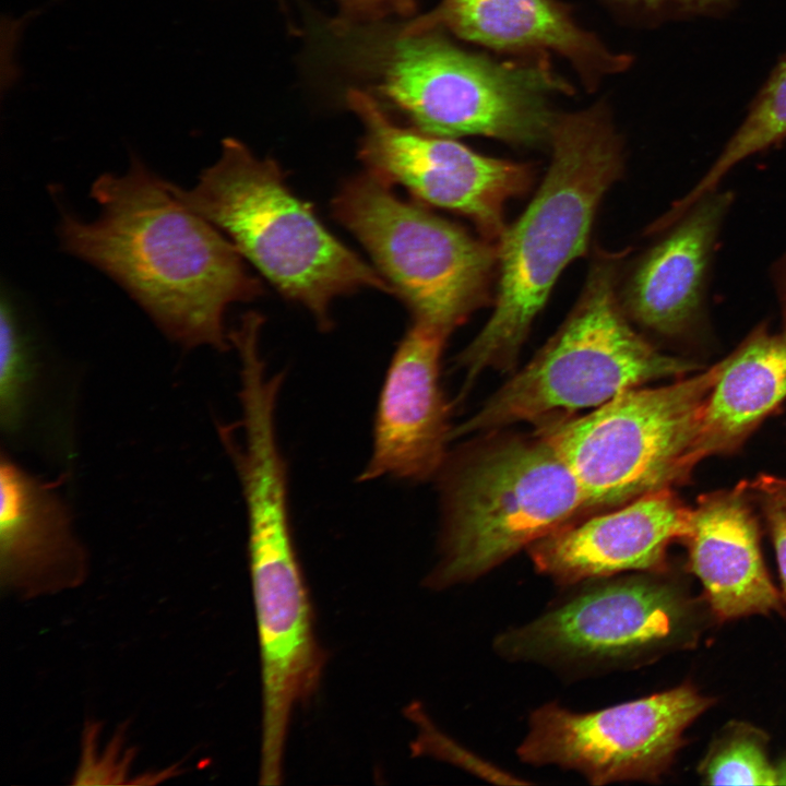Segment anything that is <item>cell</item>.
I'll return each instance as SVG.
<instances>
[{
	"instance_id": "obj_1",
	"label": "cell",
	"mask_w": 786,
	"mask_h": 786,
	"mask_svg": "<svg viewBox=\"0 0 786 786\" xmlns=\"http://www.w3.org/2000/svg\"><path fill=\"white\" fill-rule=\"evenodd\" d=\"M91 195L96 218L62 212V248L115 279L169 340L228 349L227 308L262 293L235 245L138 157L123 175L99 176Z\"/></svg>"
},
{
	"instance_id": "obj_2",
	"label": "cell",
	"mask_w": 786,
	"mask_h": 786,
	"mask_svg": "<svg viewBox=\"0 0 786 786\" xmlns=\"http://www.w3.org/2000/svg\"><path fill=\"white\" fill-rule=\"evenodd\" d=\"M347 61L371 92L425 133L485 135L534 146L549 142V105L570 86L541 59L498 62L437 32L374 23L334 25Z\"/></svg>"
},
{
	"instance_id": "obj_3",
	"label": "cell",
	"mask_w": 786,
	"mask_h": 786,
	"mask_svg": "<svg viewBox=\"0 0 786 786\" xmlns=\"http://www.w3.org/2000/svg\"><path fill=\"white\" fill-rule=\"evenodd\" d=\"M547 174L523 214L498 240L491 317L457 357L464 388L486 369L510 370L564 267L586 250L598 205L620 177L619 135L603 105L558 115Z\"/></svg>"
},
{
	"instance_id": "obj_4",
	"label": "cell",
	"mask_w": 786,
	"mask_h": 786,
	"mask_svg": "<svg viewBox=\"0 0 786 786\" xmlns=\"http://www.w3.org/2000/svg\"><path fill=\"white\" fill-rule=\"evenodd\" d=\"M169 187L283 295L309 309L322 329L331 325L329 308L336 297L366 287L393 293L293 193L274 160L259 158L239 140L222 142L218 159L191 189Z\"/></svg>"
},
{
	"instance_id": "obj_5",
	"label": "cell",
	"mask_w": 786,
	"mask_h": 786,
	"mask_svg": "<svg viewBox=\"0 0 786 786\" xmlns=\"http://www.w3.org/2000/svg\"><path fill=\"white\" fill-rule=\"evenodd\" d=\"M433 590L471 583L590 513L568 465L539 434L500 437L442 467Z\"/></svg>"
},
{
	"instance_id": "obj_6",
	"label": "cell",
	"mask_w": 786,
	"mask_h": 786,
	"mask_svg": "<svg viewBox=\"0 0 786 786\" xmlns=\"http://www.w3.org/2000/svg\"><path fill=\"white\" fill-rule=\"evenodd\" d=\"M623 255H596L559 330L474 416L452 430V439L522 421L537 425L696 369L692 361L658 350L630 324L619 298Z\"/></svg>"
},
{
	"instance_id": "obj_7",
	"label": "cell",
	"mask_w": 786,
	"mask_h": 786,
	"mask_svg": "<svg viewBox=\"0 0 786 786\" xmlns=\"http://www.w3.org/2000/svg\"><path fill=\"white\" fill-rule=\"evenodd\" d=\"M564 588L538 617L499 633L497 655L586 676L690 648L702 630L700 605L669 570L621 573Z\"/></svg>"
},
{
	"instance_id": "obj_8",
	"label": "cell",
	"mask_w": 786,
	"mask_h": 786,
	"mask_svg": "<svg viewBox=\"0 0 786 786\" xmlns=\"http://www.w3.org/2000/svg\"><path fill=\"white\" fill-rule=\"evenodd\" d=\"M724 359L657 388L626 390L584 416L536 425L575 476L588 511H607L680 484L679 466Z\"/></svg>"
},
{
	"instance_id": "obj_9",
	"label": "cell",
	"mask_w": 786,
	"mask_h": 786,
	"mask_svg": "<svg viewBox=\"0 0 786 786\" xmlns=\"http://www.w3.org/2000/svg\"><path fill=\"white\" fill-rule=\"evenodd\" d=\"M333 214L366 248L415 322L446 337L486 303L497 248L397 198L370 172L342 186Z\"/></svg>"
},
{
	"instance_id": "obj_10",
	"label": "cell",
	"mask_w": 786,
	"mask_h": 786,
	"mask_svg": "<svg viewBox=\"0 0 786 786\" xmlns=\"http://www.w3.org/2000/svg\"><path fill=\"white\" fill-rule=\"evenodd\" d=\"M714 703L688 681L586 713L548 702L529 714L516 755L528 765L574 771L596 786L657 783L686 743V729Z\"/></svg>"
},
{
	"instance_id": "obj_11",
	"label": "cell",
	"mask_w": 786,
	"mask_h": 786,
	"mask_svg": "<svg viewBox=\"0 0 786 786\" xmlns=\"http://www.w3.org/2000/svg\"><path fill=\"white\" fill-rule=\"evenodd\" d=\"M346 98L365 129L359 156L368 172L467 216L487 238L500 239L507 228V202L531 186L529 166L478 154L451 138L400 127L368 92L349 90Z\"/></svg>"
},
{
	"instance_id": "obj_12",
	"label": "cell",
	"mask_w": 786,
	"mask_h": 786,
	"mask_svg": "<svg viewBox=\"0 0 786 786\" xmlns=\"http://www.w3.org/2000/svg\"><path fill=\"white\" fill-rule=\"evenodd\" d=\"M446 336L414 323L389 366L376 410L370 458L358 479L426 480L445 464L449 404L440 384Z\"/></svg>"
},
{
	"instance_id": "obj_13",
	"label": "cell",
	"mask_w": 786,
	"mask_h": 786,
	"mask_svg": "<svg viewBox=\"0 0 786 786\" xmlns=\"http://www.w3.org/2000/svg\"><path fill=\"white\" fill-rule=\"evenodd\" d=\"M689 514L665 488L581 519L527 551L536 571L562 587L628 572H665L668 547L681 540Z\"/></svg>"
},
{
	"instance_id": "obj_14",
	"label": "cell",
	"mask_w": 786,
	"mask_h": 786,
	"mask_svg": "<svg viewBox=\"0 0 786 786\" xmlns=\"http://www.w3.org/2000/svg\"><path fill=\"white\" fill-rule=\"evenodd\" d=\"M733 203L731 191H712L639 257L619 289L631 321L666 338L686 337L703 326L711 265Z\"/></svg>"
},
{
	"instance_id": "obj_15",
	"label": "cell",
	"mask_w": 786,
	"mask_h": 786,
	"mask_svg": "<svg viewBox=\"0 0 786 786\" xmlns=\"http://www.w3.org/2000/svg\"><path fill=\"white\" fill-rule=\"evenodd\" d=\"M748 481L698 498L681 541L688 569L701 582L719 621L783 614L782 594L765 567Z\"/></svg>"
},
{
	"instance_id": "obj_16",
	"label": "cell",
	"mask_w": 786,
	"mask_h": 786,
	"mask_svg": "<svg viewBox=\"0 0 786 786\" xmlns=\"http://www.w3.org/2000/svg\"><path fill=\"white\" fill-rule=\"evenodd\" d=\"M410 29L444 27L461 38L512 52H556L586 76L624 69L629 59L606 48L553 0H443L404 23Z\"/></svg>"
},
{
	"instance_id": "obj_17",
	"label": "cell",
	"mask_w": 786,
	"mask_h": 786,
	"mask_svg": "<svg viewBox=\"0 0 786 786\" xmlns=\"http://www.w3.org/2000/svg\"><path fill=\"white\" fill-rule=\"evenodd\" d=\"M786 398V327L759 324L724 359L679 466L680 483L702 460L730 453Z\"/></svg>"
},
{
	"instance_id": "obj_18",
	"label": "cell",
	"mask_w": 786,
	"mask_h": 786,
	"mask_svg": "<svg viewBox=\"0 0 786 786\" xmlns=\"http://www.w3.org/2000/svg\"><path fill=\"white\" fill-rule=\"evenodd\" d=\"M0 544L4 569L37 571L79 564L70 508L55 484L23 469L5 453L0 460Z\"/></svg>"
},
{
	"instance_id": "obj_19",
	"label": "cell",
	"mask_w": 786,
	"mask_h": 786,
	"mask_svg": "<svg viewBox=\"0 0 786 786\" xmlns=\"http://www.w3.org/2000/svg\"><path fill=\"white\" fill-rule=\"evenodd\" d=\"M786 138V55L755 95L735 133L699 181L675 202L684 212L704 195L718 189L722 180L741 162Z\"/></svg>"
},
{
	"instance_id": "obj_20",
	"label": "cell",
	"mask_w": 786,
	"mask_h": 786,
	"mask_svg": "<svg viewBox=\"0 0 786 786\" xmlns=\"http://www.w3.org/2000/svg\"><path fill=\"white\" fill-rule=\"evenodd\" d=\"M770 736L743 720L726 723L714 736L696 771L708 785H777Z\"/></svg>"
},
{
	"instance_id": "obj_21",
	"label": "cell",
	"mask_w": 786,
	"mask_h": 786,
	"mask_svg": "<svg viewBox=\"0 0 786 786\" xmlns=\"http://www.w3.org/2000/svg\"><path fill=\"white\" fill-rule=\"evenodd\" d=\"M33 366L10 300L0 310V419L8 432L17 430L25 415Z\"/></svg>"
},
{
	"instance_id": "obj_22",
	"label": "cell",
	"mask_w": 786,
	"mask_h": 786,
	"mask_svg": "<svg viewBox=\"0 0 786 786\" xmlns=\"http://www.w3.org/2000/svg\"><path fill=\"white\" fill-rule=\"evenodd\" d=\"M406 714L418 729L417 737L412 743V751L415 755H430L450 762L498 784H529V782L515 778L516 776L480 759L448 737L436 727L419 703L410 704Z\"/></svg>"
},
{
	"instance_id": "obj_23",
	"label": "cell",
	"mask_w": 786,
	"mask_h": 786,
	"mask_svg": "<svg viewBox=\"0 0 786 786\" xmlns=\"http://www.w3.org/2000/svg\"><path fill=\"white\" fill-rule=\"evenodd\" d=\"M754 504L759 507L776 555L782 597L786 603V478L762 474L748 483Z\"/></svg>"
},
{
	"instance_id": "obj_24",
	"label": "cell",
	"mask_w": 786,
	"mask_h": 786,
	"mask_svg": "<svg viewBox=\"0 0 786 786\" xmlns=\"http://www.w3.org/2000/svg\"><path fill=\"white\" fill-rule=\"evenodd\" d=\"M653 21L718 17L740 0H614Z\"/></svg>"
},
{
	"instance_id": "obj_25",
	"label": "cell",
	"mask_w": 786,
	"mask_h": 786,
	"mask_svg": "<svg viewBox=\"0 0 786 786\" xmlns=\"http://www.w3.org/2000/svg\"><path fill=\"white\" fill-rule=\"evenodd\" d=\"M342 12L338 22L374 23L393 14H408L415 0H335Z\"/></svg>"
},
{
	"instance_id": "obj_26",
	"label": "cell",
	"mask_w": 786,
	"mask_h": 786,
	"mask_svg": "<svg viewBox=\"0 0 786 786\" xmlns=\"http://www.w3.org/2000/svg\"><path fill=\"white\" fill-rule=\"evenodd\" d=\"M771 274L786 327V253L774 263Z\"/></svg>"
},
{
	"instance_id": "obj_27",
	"label": "cell",
	"mask_w": 786,
	"mask_h": 786,
	"mask_svg": "<svg viewBox=\"0 0 786 786\" xmlns=\"http://www.w3.org/2000/svg\"><path fill=\"white\" fill-rule=\"evenodd\" d=\"M777 785H786V753L775 762Z\"/></svg>"
}]
</instances>
